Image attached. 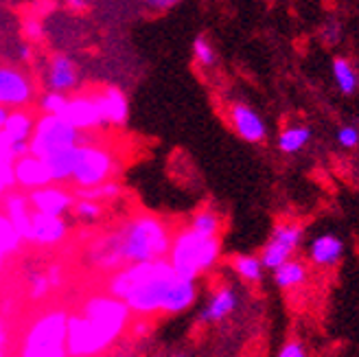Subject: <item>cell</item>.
I'll use <instances>...</instances> for the list:
<instances>
[{
  "label": "cell",
  "instance_id": "603a6c76",
  "mask_svg": "<svg viewBox=\"0 0 359 357\" xmlns=\"http://www.w3.org/2000/svg\"><path fill=\"white\" fill-rule=\"evenodd\" d=\"M309 140H311V128H307V125H292V128L280 132L278 149L283 154H298Z\"/></svg>",
  "mask_w": 359,
  "mask_h": 357
},
{
  "label": "cell",
  "instance_id": "e575fe53",
  "mask_svg": "<svg viewBox=\"0 0 359 357\" xmlns=\"http://www.w3.org/2000/svg\"><path fill=\"white\" fill-rule=\"evenodd\" d=\"M177 3H180V0H145L147 9H151V11H156V13H160V11H167V9L175 7Z\"/></svg>",
  "mask_w": 359,
  "mask_h": 357
},
{
  "label": "cell",
  "instance_id": "f546056e",
  "mask_svg": "<svg viewBox=\"0 0 359 357\" xmlns=\"http://www.w3.org/2000/svg\"><path fill=\"white\" fill-rule=\"evenodd\" d=\"M337 142L344 149H355L359 145V128L357 125H342L337 130Z\"/></svg>",
  "mask_w": 359,
  "mask_h": 357
},
{
  "label": "cell",
  "instance_id": "4dcf8cb0",
  "mask_svg": "<svg viewBox=\"0 0 359 357\" xmlns=\"http://www.w3.org/2000/svg\"><path fill=\"white\" fill-rule=\"evenodd\" d=\"M22 33H25V38H27L29 42H38V40H42L44 27H42V22H40V18H35V15L25 18V22H22Z\"/></svg>",
  "mask_w": 359,
  "mask_h": 357
},
{
  "label": "cell",
  "instance_id": "ba28073f",
  "mask_svg": "<svg viewBox=\"0 0 359 357\" xmlns=\"http://www.w3.org/2000/svg\"><path fill=\"white\" fill-rule=\"evenodd\" d=\"M304 237V230L298 224H278L274 228L272 237H269L267 245L261 252V263L265 270H276L278 265H283L285 261H290L292 255L298 250L300 241Z\"/></svg>",
  "mask_w": 359,
  "mask_h": 357
},
{
  "label": "cell",
  "instance_id": "d4e9b609",
  "mask_svg": "<svg viewBox=\"0 0 359 357\" xmlns=\"http://www.w3.org/2000/svg\"><path fill=\"white\" fill-rule=\"evenodd\" d=\"M263 263L259 257H250V255H241L235 259V272L243 278V281H250V283H257L261 281L263 276Z\"/></svg>",
  "mask_w": 359,
  "mask_h": 357
},
{
  "label": "cell",
  "instance_id": "52a82bcc",
  "mask_svg": "<svg viewBox=\"0 0 359 357\" xmlns=\"http://www.w3.org/2000/svg\"><path fill=\"white\" fill-rule=\"evenodd\" d=\"M114 160L110 151H105L103 147L97 145H79V156H77V165L73 180L81 189H93L103 182H107V175L112 173Z\"/></svg>",
  "mask_w": 359,
  "mask_h": 357
},
{
  "label": "cell",
  "instance_id": "ab89813d",
  "mask_svg": "<svg viewBox=\"0 0 359 357\" xmlns=\"http://www.w3.org/2000/svg\"><path fill=\"white\" fill-rule=\"evenodd\" d=\"M171 357H187V355H182V353H180V355H171Z\"/></svg>",
  "mask_w": 359,
  "mask_h": 357
},
{
  "label": "cell",
  "instance_id": "ffe728a7",
  "mask_svg": "<svg viewBox=\"0 0 359 357\" xmlns=\"http://www.w3.org/2000/svg\"><path fill=\"white\" fill-rule=\"evenodd\" d=\"M309 276V270L307 265L298 259H290L285 261L283 265H278L274 270V283L278 285L280 290H292V288H298Z\"/></svg>",
  "mask_w": 359,
  "mask_h": 357
},
{
  "label": "cell",
  "instance_id": "d6986e66",
  "mask_svg": "<svg viewBox=\"0 0 359 357\" xmlns=\"http://www.w3.org/2000/svg\"><path fill=\"white\" fill-rule=\"evenodd\" d=\"M237 294L232 288H219L217 292H215L206 307L202 309V320L204 323H219V320H224L226 316H230L232 311L237 309Z\"/></svg>",
  "mask_w": 359,
  "mask_h": 357
},
{
  "label": "cell",
  "instance_id": "3957f363",
  "mask_svg": "<svg viewBox=\"0 0 359 357\" xmlns=\"http://www.w3.org/2000/svg\"><path fill=\"white\" fill-rule=\"evenodd\" d=\"M128 307L118 298H95L90 300L83 314L68 320L66 325V349L77 355H93L105 349L128 320Z\"/></svg>",
  "mask_w": 359,
  "mask_h": 357
},
{
  "label": "cell",
  "instance_id": "1f68e13d",
  "mask_svg": "<svg viewBox=\"0 0 359 357\" xmlns=\"http://www.w3.org/2000/svg\"><path fill=\"white\" fill-rule=\"evenodd\" d=\"M15 239H18V233L13 230V226L7 220L0 217V257H3L9 248H13Z\"/></svg>",
  "mask_w": 359,
  "mask_h": 357
},
{
  "label": "cell",
  "instance_id": "4fadbf2b",
  "mask_svg": "<svg viewBox=\"0 0 359 357\" xmlns=\"http://www.w3.org/2000/svg\"><path fill=\"white\" fill-rule=\"evenodd\" d=\"M13 182L22 184L27 189H42L50 184V175L42 158H35L31 154L18 158L13 163Z\"/></svg>",
  "mask_w": 359,
  "mask_h": 357
},
{
  "label": "cell",
  "instance_id": "277c9868",
  "mask_svg": "<svg viewBox=\"0 0 359 357\" xmlns=\"http://www.w3.org/2000/svg\"><path fill=\"white\" fill-rule=\"evenodd\" d=\"M219 241L217 237L197 235L195 230H184L173 243L171 250V267L184 278H197L202 272L217 261Z\"/></svg>",
  "mask_w": 359,
  "mask_h": 357
},
{
  "label": "cell",
  "instance_id": "5b68a950",
  "mask_svg": "<svg viewBox=\"0 0 359 357\" xmlns=\"http://www.w3.org/2000/svg\"><path fill=\"white\" fill-rule=\"evenodd\" d=\"M81 145V132L75 130L68 121L55 114H42L33 125L29 138V154L35 158H46L55 151Z\"/></svg>",
  "mask_w": 359,
  "mask_h": 357
},
{
  "label": "cell",
  "instance_id": "30bf717a",
  "mask_svg": "<svg viewBox=\"0 0 359 357\" xmlns=\"http://www.w3.org/2000/svg\"><path fill=\"white\" fill-rule=\"evenodd\" d=\"M62 119L68 121L75 130H95L99 125H103V114H101V105L99 97L95 95H77V97H68V103L62 112Z\"/></svg>",
  "mask_w": 359,
  "mask_h": 357
},
{
  "label": "cell",
  "instance_id": "7a4b0ae2",
  "mask_svg": "<svg viewBox=\"0 0 359 357\" xmlns=\"http://www.w3.org/2000/svg\"><path fill=\"white\" fill-rule=\"evenodd\" d=\"M169 248V235L165 226L154 217H136L123 224L93 248V257L101 265L118 263H149L163 259Z\"/></svg>",
  "mask_w": 359,
  "mask_h": 357
},
{
  "label": "cell",
  "instance_id": "836d02e7",
  "mask_svg": "<svg viewBox=\"0 0 359 357\" xmlns=\"http://www.w3.org/2000/svg\"><path fill=\"white\" fill-rule=\"evenodd\" d=\"M278 357H309L307 355V349H304L302 342L298 340H290L280 351H278Z\"/></svg>",
  "mask_w": 359,
  "mask_h": 357
},
{
  "label": "cell",
  "instance_id": "4316f807",
  "mask_svg": "<svg viewBox=\"0 0 359 357\" xmlns=\"http://www.w3.org/2000/svg\"><path fill=\"white\" fill-rule=\"evenodd\" d=\"M193 58L202 68H212L217 64V50L212 48V44L204 38V35H197L193 40Z\"/></svg>",
  "mask_w": 359,
  "mask_h": 357
},
{
  "label": "cell",
  "instance_id": "ac0fdd59",
  "mask_svg": "<svg viewBox=\"0 0 359 357\" xmlns=\"http://www.w3.org/2000/svg\"><path fill=\"white\" fill-rule=\"evenodd\" d=\"M77 156H79V145L75 147H68L62 151L50 154L44 160V165L48 169L50 175V182H64V180H73V173H75V165H77Z\"/></svg>",
  "mask_w": 359,
  "mask_h": 357
},
{
  "label": "cell",
  "instance_id": "9a60e30c",
  "mask_svg": "<svg viewBox=\"0 0 359 357\" xmlns=\"http://www.w3.org/2000/svg\"><path fill=\"white\" fill-rule=\"evenodd\" d=\"M66 235V222L62 217H50L44 213H31L27 239L38 243H55Z\"/></svg>",
  "mask_w": 359,
  "mask_h": 357
},
{
  "label": "cell",
  "instance_id": "f1b7e54d",
  "mask_svg": "<svg viewBox=\"0 0 359 357\" xmlns=\"http://www.w3.org/2000/svg\"><path fill=\"white\" fill-rule=\"evenodd\" d=\"M101 215V206L93 200H79L75 204V217L83 224H93Z\"/></svg>",
  "mask_w": 359,
  "mask_h": 357
},
{
  "label": "cell",
  "instance_id": "9c48e42d",
  "mask_svg": "<svg viewBox=\"0 0 359 357\" xmlns=\"http://www.w3.org/2000/svg\"><path fill=\"white\" fill-rule=\"evenodd\" d=\"M33 81L25 70L0 66V105L7 110H22L33 99Z\"/></svg>",
  "mask_w": 359,
  "mask_h": 357
},
{
  "label": "cell",
  "instance_id": "8fae6325",
  "mask_svg": "<svg viewBox=\"0 0 359 357\" xmlns=\"http://www.w3.org/2000/svg\"><path fill=\"white\" fill-rule=\"evenodd\" d=\"M79 86V68L73 58L55 53L46 66V88L50 93L68 95Z\"/></svg>",
  "mask_w": 359,
  "mask_h": 357
},
{
  "label": "cell",
  "instance_id": "484cf974",
  "mask_svg": "<svg viewBox=\"0 0 359 357\" xmlns=\"http://www.w3.org/2000/svg\"><path fill=\"white\" fill-rule=\"evenodd\" d=\"M191 230H195L197 235H204V237H217L219 233V217L215 215L212 210H202L197 213L191 222Z\"/></svg>",
  "mask_w": 359,
  "mask_h": 357
},
{
  "label": "cell",
  "instance_id": "d590c367",
  "mask_svg": "<svg viewBox=\"0 0 359 357\" xmlns=\"http://www.w3.org/2000/svg\"><path fill=\"white\" fill-rule=\"evenodd\" d=\"M18 53H20V60H22V62H31V60H33V48H31V44H29V42L20 44V48H18Z\"/></svg>",
  "mask_w": 359,
  "mask_h": 357
},
{
  "label": "cell",
  "instance_id": "5bb4252c",
  "mask_svg": "<svg viewBox=\"0 0 359 357\" xmlns=\"http://www.w3.org/2000/svg\"><path fill=\"white\" fill-rule=\"evenodd\" d=\"M29 202L38 213H44V215H50V217H64V213L73 208V198L57 187L33 189Z\"/></svg>",
  "mask_w": 359,
  "mask_h": 357
},
{
  "label": "cell",
  "instance_id": "7c38bea8",
  "mask_svg": "<svg viewBox=\"0 0 359 357\" xmlns=\"http://www.w3.org/2000/svg\"><path fill=\"white\" fill-rule=\"evenodd\" d=\"M230 123L235 132L248 142H263L267 138V125L263 116L250 108L248 103H232L230 105Z\"/></svg>",
  "mask_w": 359,
  "mask_h": 357
},
{
  "label": "cell",
  "instance_id": "cb8c5ba5",
  "mask_svg": "<svg viewBox=\"0 0 359 357\" xmlns=\"http://www.w3.org/2000/svg\"><path fill=\"white\" fill-rule=\"evenodd\" d=\"M7 208H9V224L13 226V230L18 233V237H27V230H29V220H31V213H29V202L22 198V195H11L7 200Z\"/></svg>",
  "mask_w": 359,
  "mask_h": 357
},
{
  "label": "cell",
  "instance_id": "83f0119b",
  "mask_svg": "<svg viewBox=\"0 0 359 357\" xmlns=\"http://www.w3.org/2000/svg\"><path fill=\"white\" fill-rule=\"evenodd\" d=\"M68 103V95H62V93H50L46 90L40 99V110L44 114H55V116H62L64 108Z\"/></svg>",
  "mask_w": 359,
  "mask_h": 357
},
{
  "label": "cell",
  "instance_id": "6da1fadb",
  "mask_svg": "<svg viewBox=\"0 0 359 357\" xmlns=\"http://www.w3.org/2000/svg\"><path fill=\"white\" fill-rule=\"evenodd\" d=\"M112 294L125 307L154 314V311H169L177 314L189 309L197 298V285L193 278L180 276L171 263L165 261H149V263H134L128 270L121 272L112 283Z\"/></svg>",
  "mask_w": 359,
  "mask_h": 357
},
{
  "label": "cell",
  "instance_id": "60d3db41",
  "mask_svg": "<svg viewBox=\"0 0 359 357\" xmlns=\"http://www.w3.org/2000/svg\"><path fill=\"white\" fill-rule=\"evenodd\" d=\"M86 3H88V5H90V3H95V0H86Z\"/></svg>",
  "mask_w": 359,
  "mask_h": 357
},
{
  "label": "cell",
  "instance_id": "2e32d148",
  "mask_svg": "<svg viewBox=\"0 0 359 357\" xmlns=\"http://www.w3.org/2000/svg\"><path fill=\"white\" fill-rule=\"evenodd\" d=\"M99 105H101V114L105 123L112 125H125L130 116V103L128 97L116 86H107L103 93H97Z\"/></svg>",
  "mask_w": 359,
  "mask_h": 357
},
{
  "label": "cell",
  "instance_id": "7402d4cb",
  "mask_svg": "<svg viewBox=\"0 0 359 357\" xmlns=\"http://www.w3.org/2000/svg\"><path fill=\"white\" fill-rule=\"evenodd\" d=\"M33 116L25 110H11L9 116H7V123L3 128V134L11 140H18V142H25L31 138L33 134Z\"/></svg>",
  "mask_w": 359,
  "mask_h": 357
},
{
  "label": "cell",
  "instance_id": "74e56055",
  "mask_svg": "<svg viewBox=\"0 0 359 357\" xmlns=\"http://www.w3.org/2000/svg\"><path fill=\"white\" fill-rule=\"evenodd\" d=\"M9 112H11V110H7V108H3V105H0V132H3V128H5Z\"/></svg>",
  "mask_w": 359,
  "mask_h": 357
},
{
  "label": "cell",
  "instance_id": "f35d334b",
  "mask_svg": "<svg viewBox=\"0 0 359 357\" xmlns=\"http://www.w3.org/2000/svg\"><path fill=\"white\" fill-rule=\"evenodd\" d=\"M3 349H5V331L0 327V357H3Z\"/></svg>",
  "mask_w": 359,
  "mask_h": 357
},
{
  "label": "cell",
  "instance_id": "d6a6232c",
  "mask_svg": "<svg viewBox=\"0 0 359 357\" xmlns=\"http://www.w3.org/2000/svg\"><path fill=\"white\" fill-rule=\"evenodd\" d=\"M9 184H13V160L0 154V195Z\"/></svg>",
  "mask_w": 359,
  "mask_h": 357
},
{
  "label": "cell",
  "instance_id": "44dd1931",
  "mask_svg": "<svg viewBox=\"0 0 359 357\" xmlns=\"http://www.w3.org/2000/svg\"><path fill=\"white\" fill-rule=\"evenodd\" d=\"M331 73H333V79L339 88V93L342 95H355L357 93L359 75H357L355 66L346 58H335L331 64Z\"/></svg>",
  "mask_w": 359,
  "mask_h": 357
},
{
  "label": "cell",
  "instance_id": "8d00e7d4",
  "mask_svg": "<svg viewBox=\"0 0 359 357\" xmlns=\"http://www.w3.org/2000/svg\"><path fill=\"white\" fill-rule=\"evenodd\" d=\"M66 5H68V9H73L75 13H81V11L88 9V3H86V0H66Z\"/></svg>",
  "mask_w": 359,
  "mask_h": 357
},
{
  "label": "cell",
  "instance_id": "e0dca14e",
  "mask_svg": "<svg viewBox=\"0 0 359 357\" xmlns=\"http://www.w3.org/2000/svg\"><path fill=\"white\" fill-rule=\"evenodd\" d=\"M342 257H344V241L331 233L316 237L309 245V259L318 267H333L342 261Z\"/></svg>",
  "mask_w": 359,
  "mask_h": 357
},
{
  "label": "cell",
  "instance_id": "8992f818",
  "mask_svg": "<svg viewBox=\"0 0 359 357\" xmlns=\"http://www.w3.org/2000/svg\"><path fill=\"white\" fill-rule=\"evenodd\" d=\"M66 325L64 314H50L35 323L27 335L22 357H64L66 355Z\"/></svg>",
  "mask_w": 359,
  "mask_h": 357
}]
</instances>
